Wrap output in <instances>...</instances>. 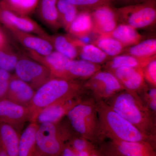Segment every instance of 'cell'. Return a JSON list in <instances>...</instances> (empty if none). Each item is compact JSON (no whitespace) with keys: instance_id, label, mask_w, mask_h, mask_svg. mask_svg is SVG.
Returning a JSON list of instances; mask_svg holds the SVG:
<instances>
[{"instance_id":"cell-35","label":"cell","mask_w":156,"mask_h":156,"mask_svg":"<svg viewBox=\"0 0 156 156\" xmlns=\"http://www.w3.org/2000/svg\"><path fill=\"white\" fill-rule=\"evenodd\" d=\"M144 77L147 83L156 87V57L152 59L142 68Z\"/></svg>"},{"instance_id":"cell-34","label":"cell","mask_w":156,"mask_h":156,"mask_svg":"<svg viewBox=\"0 0 156 156\" xmlns=\"http://www.w3.org/2000/svg\"><path fill=\"white\" fill-rule=\"evenodd\" d=\"M79 11H91L103 5H108L109 0H68Z\"/></svg>"},{"instance_id":"cell-36","label":"cell","mask_w":156,"mask_h":156,"mask_svg":"<svg viewBox=\"0 0 156 156\" xmlns=\"http://www.w3.org/2000/svg\"><path fill=\"white\" fill-rule=\"evenodd\" d=\"M149 1L151 0H109L108 5L113 8L117 9L140 4Z\"/></svg>"},{"instance_id":"cell-5","label":"cell","mask_w":156,"mask_h":156,"mask_svg":"<svg viewBox=\"0 0 156 156\" xmlns=\"http://www.w3.org/2000/svg\"><path fill=\"white\" fill-rule=\"evenodd\" d=\"M73 134L60 122L38 125L36 135V156H58Z\"/></svg>"},{"instance_id":"cell-2","label":"cell","mask_w":156,"mask_h":156,"mask_svg":"<svg viewBox=\"0 0 156 156\" xmlns=\"http://www.w3.org/2000/svg\"><path fill=\"white\" fill-rule=\"evenodd\" d=\"M105 101L142 133L156 138V116L148 109L136 92L123 90Z\"/></svg>"},{"instance_id":"cell-22","label":"cell","mask_w":156,"mask_h":156,"mask_svg":"<svg viewBox=\"0 0 156 156\" xmlns=\"http://www.w3.org/2000/svg\"><path fill=\"white\" fill-rule=\"evenodd\" d=\"M47 40L56 52L69 59H74L79 55V49L70 35L55 34L49 35Z\"/></svg>"},{"instance_id":"cell-38","label":"cell","mask_w":156,"mask_h":156,"mask_svg":"<svg viewBox=\"0 0 156 156\" xmlns=\"http://www.w3.org/2000/svg\"><path fill=\"white\" fill-rule=\"evenodd\" d=\"M9 80L0 83V101L6 99L9 88Z\"/></svg>"},{"instance_id":"cell-4","label":"cell","mask_w":156,"mask_h":156,"mask_svg":"<svg viewBox=\"0 0 156 156\" xmlns=\"http://www.w3.org/2000/svg\"><path fill=\"white\" fill-rule=\"evenodd\" d=\"M66 116L74 134L96 145L101 142L96 102L93 98L87 95L71 109Z\"/></svg>"},{"instance_id":"cell-16","label":"cell","mask_w":156,"mask_h":156,"mask_svg":"<svg viewBox=\"0 0 156 156\" xmlns=\"http://www.w3.org/2000/svg\"><path fill=\"white\" fill-rule=\"evenodd\" d=\"M107 142L123 156H156V145L150 143L116 140Z\"/></svg>"},{"instance_id":"cell-41","label":"cell","mask_w":156,"mask_h":156,"mask_svg":"<svg viewBox=\"0 0 156 156\" xmlns=\"http://www.w3.org/2000/svg\"><path fill=\"white\" fill-rule=\"evenodd\" d=\"M7 42L8 41L5 35L0 29V48L6 44Z\"/></svg>"},{"instance_id":"cell-23","label":"cell","mask_w":156,"mask_h":156,"mask_svg":"<svg viewBox=\"0 0 156 156\" xmlns=\"http://www.w3.org/2000/svg\"><path fill=\"white\" fill-rule=\"evenodd\" d=\"M105 35L116 39L125 48L138 44L144 38V37L138 33L136 29L124 23H120L117 25L112 32Z\"/></svg>"},{"instance_id":"cell-19","label":"cell","mask_w":156,"mask_h":156,"mask_svg":"<svg viewBox=\"0 0 156 156\" xmlns=\"http://www.w3.org/2000/svg\"><path fill=\"white\" fill-rule=\"evenodd\" d=\"M57 0H39L36 11L41 21L52 30L62 27L56 7Z\"/></svg>"},{"instance_id":"cell-13","label":"cell","mask_w":156,"mask_h":156,"mask_svg":"<svg viewBox=\"0 0 156 156\" xmlns=\"http://www.w3.org/2000/svg\"><path fill=\"white\" fill-rule=\"evenodd\" d=\"M6 28L14 39L27 51L33 52L41 56H46L54 50L52 44L46 39L12 27Z\"/></svg>"},{"instance_id":"cell-15","label":"cell","mask_w":156,"mask_h":156,"mask_svg":"<svg viewBox=\"0 0 156 156\" xmlns=\"http://www.w3.org/2000/svg\"><path fill=\"white\" fill-rule=\"evenodd\" d=\"M100 65L95 64L83 59H71L65 67L62 79L67 80H88L99 71Z\"/></svg>"},{"instance_id":"cell-11","label":"cell","mask_w":156,"mask_h":156,"mask_svg":"<svg viewBox=\"0 0 156 156\" xmlns=\"http://www.w3.org/2000/svg\"><path fill=\"white\" fill-rule=\"evenodd\" d=\"M87 96L86 95H82L47 107L39 112L34 122L38 125L43 123L59 122L65 116H66L71 109L80 103Z\"/></svg>"},{"instance_id":"cell-39","label":"cell","mask_w":156,"mask_h":156,"mask_svg":"<svg viewBox=\"0 0 156 156\" xmlns=\"http://www.w3.org/2000/svg\"><path fill=\"white\" fill-rule=\"evenodd\" d=\"M76 153L66 143L58 156H75Z\"/></svg>"},{"instance_id":"cell-10","label":"cell","mask_w":156,"mask_h":156,"mask_svg":"<svg viewBox=\"0 0 156 156\" xmlns=\"http://www.w3.org/2000/svg\"><path fill=\"white\" fill-rule=\"evenodd\" d=\"M0 22L5 27H12L35 34L47 40L49 35L35 21L29 17L21 16L0 6Z\"/></svg>"},{"instance_id":"cell-8","label":"cell","mask_w":156,"mask_h":156,"mask_svg":"<svg viewBox=\"0 0 156 156\" xmlns=\"http://www.w3.org/2000/svg\"><path fill=\"white\" fill-rule=\"evenodd\" d=\"M14 70L15 76L35 91L53 78L48 68L25 57L20 58Z\"/></svg>"},{"instance_id":"cell-1","label":"cell","mask_w":156,"mask_h":156,"mask_svg":"<svg viewBox=\"0 0 156 156\" xmlns=\"http://www.w3.org/2000/svg\"><path fill=\"white\" fill-rule=\"evenodd\" d=\"M95 101L101 142L108 138L109 140L148 142L156 145V138L142 133L105 101Z\"/></svg>"},{"instance_id":"cell-24","label":"cell","mask_w":156,"mask_h":156,"mask_svg":"<svg viewBox=\"0 0 156 156\" xmlns=\"http://www.w3.org/2000/svg\"><path fill=\"white\" fill-rule=\"evenodd\" d=\"M156 56L147 58H139L128 54H120L112 57L105 65V70L110 71L120 67L140 68H142Z\"/></svg>"},{"instance_id":"cell-33","label":"cell","mask_w":156,"mask_h":156,"mask_svg":"<svg viewBox=\"0 0 156 156\" xmlns=\"http://www.w3.org/2000/svg\"><path fill=\"white\" fill-rule=\"evenodd\" d=\"M76 153L84 151H93L96 145L90 140L81 136L73 134L66 143Z\"/></svg>"},{"instance_id":"cell-30","label":"cell","mask_w":156,"mask_h":156,"mask_svg":"<svg viewBox=\"0 0 156 156\" xmlns=\"http://www.w3.org/2000/svg\"><path fill=\"white\" fill-rule=\"evenodd\" d=\"M79 55L81 59L99 64L108 61L111 58L93 44L83 45L79 49Z\"/></svg>"},{"instance_id":"cell-6","label":"cell","mask_w":156,"mask_h":156,"mask_svg":"<svg viewBox=\"0 0 156 156\" xmlns=\"http://www.w3.org/2000/svg\"><path fill=\"white\" fill-rule=\"evenodd\" d=\"M115 9L118 23L127 24L136 30L155 24L156 0Z\"/></svg>"},{"instance_id":"cell-28","label":"cell","mask_w":156,"mask_h":156,"mask_svg":"<svg viewBox=\"0 0 156 156\" xmlns=\"http://www.w3.org/2000/svg\"><path fill=\"white\" fill-rule=\"evenodd\" d=\"M104 53L111 58L120 55L125 48L120 42L112 37L101 35L93 42Z\"/></svg>"},{"instance_id":"cell-25","label":"cell","mask_w":156,"mask_h":156,"mask_svg":"<svg viewBox=\"0 0 156 156\" xmlns=\"http://www.w3.org/2000/svg\"><path fill=\"white\" fill-rule=\"evenodd\" d=\"M20 133L10 125L0 123V140L9 156H18Z\"/></svg>"},{"instance_id":"cell-3","label":"cell","mask_w":156,"mask_h":156,"mask_svg":"<svg viewBox=\"0 0 156 156\" xmlns=\"http://www.w3.org/2000/svg\"><path fill=\"white\" fill-rule=\"evenodd\" d=\"M87 94L84 84L77 80L52 78L35 91L28 106L30 122H34L39 112L54 104Z\"/></svg>"},{"instance_id":"cell-43","label":"cell","mask_w":156,"mask_h":156,"mask_svg":"<svg viewBox=\"0 0 156 156\" xmlns=\"http://www.w3.org/2000/svg\"><path fill=\"white\" fill-rule=\"evenodd\" d=\"M93 151H84L76 153L75 156H90Z\"/></svg>"},{"instance_id":"cell-20","label":"cell","mask_w":156,"mask_h":156,"mask_svg":"<svg viewBox=\"0 0 156 156\" xmlns=\"http://www.w3.org/2000/svg\"><path fill=\"white\" fill-rule=\"evenodd\" d=\"M38 127L35 122H30L20 133L18 156H36V135Z\"/></svg>"},{"instance_id":"cell-27","label":"cell","mask_w":156,"mask_h":156,"mask_svg":"<svg viewBox=\"0 0 156 156\" xmlns=\"http://www.w3.org/2000/svg\"><path fill=\"white\" fill-rule=\"evenodd\" d=\"M123 54H128L139 58H147L156 56V38L147 39L138 44L125 48Z\"/></svg>"},{"instance_id":"cell-42","label":"cell","mask_w":156,"mask_h":156,"mask_svg":"<svg viewBox=\"0 0 156 156\" xmlns=\"http://www.w3.org/2000/svg\"><path fill=\"white\" fill-rule=\"evenodd\" d=\"M90 156H104L99 148H96L92 151Z\"/></svg>"},{"instance_id":"cell-17","label":"cell","mask_w":156,"mask_h":156,"mask_svg":"<svg viewBox=\"0 0 156 156\" xmlns=\"http://www.w3.org/2000/svg\"><path fill=\"white\" fill-rule=\"evenodd\" d=\"M35 91L28 84L16 76H12L9 81L6 99L28 107Z\"/></svg>"},{"instance_id":"cell-26","label":"cell","mask_w":156,"mask_h":156,"mask_svg":"<svg viewBox=\"0 0 156 156\" xmlns=\"http://www.w3.org/2000/svg\"><path fill=\"white\" fill-rule=\"evenodd\" d=\"M39 0H0V6L21 16L29 17L36 11Z\"/></svg>"},{"instance_id":"cell-14","label":"cell","mask_w":156,"mask_h":156,"mask_svg":"<svg viewBox=\"0 0 156 156\" xmlns=\"http://www.w3.org/2000/svg\"><path fill=\"white\" fill-rule=\"evenodd\" d=\"M108 72L115 76L127 91L138 93L147 85L140 68L120 67Z\"/></svg>"},{"instance_id":"cell-32","label":"cell","mask_w":156,"mask_h":156,"mask_svg":"<svg viewBox=\"0 0 156 156\" xmlns=\"http://www.w3.org/2000/svg\"><path fill=\"white\" fill-rule=\"evenodd\" d=\"M137 94L148 109L156 116V87L147 84Z\"/></svg>"},{"instance_id":"cell-21","label":"cell","mask_w":156,"mask_h":156,"mask_svg":"<svg viewBox=\"0 0 156 156\" xmlns=\"http://www.w3.org/2000/svg\"><path fill=\"white\" fill-rule=\"evenodd\" d=\"M93 20L91 12L80 11L75 19L70 25L68 32L75 37L89 36L93 31Z\"/></svg>"},{"instance_id":"cell-12","label":"cell","mask_w":156,"mask_h":156,"mask_svg":"<svg viewBox=\"0 0 156 156\" xmlns=\"http://www.w3.org/2000/svg\"><path fill=\"white\" fill-rule=\"evenodd\" d=\"M90 12L94 26L93 32L98 35L112 32L118 25L115 9L110 5L99 6Z\"/></svg>"},{"instance_id":"cell-18","label":"cell","mask_w":156,"mask_h":156,"mask_svg":"<svg viewBox=\"0 0 156 156\" xmlns=\"http://www.w3.org/2000/svg\"><path fill=\"white\" fill-rule=\"evenodd\" d=\"M32 59L45 66L50 69L53 78H62L65 67L69 60L61 53L53 51L46 56H41L28 51Z\"/></svg>"},{"instance_id":"cell-7","label":"cell","mask_w":156,"mask_h":156,"mask_svg":"<svg viewBox=\"0 0 156 156\" xmlns=\"http://www.w3.org/2000/svg\"><path fill=\"white\" fill-rule=\"evenodd\" d=\"M84 87L95 100H107L125 90L112 73L101 70L87 80L84 84Z\"/></svg>"},{"instance_id":"cell-44","label":"cell","mask_w":156,"mask_h":156,"mask_svg":"<svg viewBox=\"0 0 156 156\" xmlns=\"http://www.w3.org/2000/svg\"><path fill=\"white\" fill-rule=\"evenodd\" d=\"M0 156H9L0 140Z\"/></svg>"},{"instance_id":"cell-29","label":"cell","mask_w":156,"mask_h":156,"mask_svg":"<svg viewBox=\"0 0 156 156\" xmlns=\"http://www.w3.org/2000/svg\"><path fill=\"white\" fill-rule=\"evenodd\" d=\"M56 7L62 26L67 31L80 11L68 0H57Z\"/></svg>"},{"instance_id":"cell-9","label":"cell","mask_w":156,"mask_h":156,"mask_svg":"<svg viewBox=\"0 0 156 156\" xmlns=\"http://www.w3.org/2000/svg\"><path fill=\"white\" fill-rule=\"evenodd\" d=\"M27 121H30L28 107L17 104L6 98L0 101V123L10 125L20 133Z\"/></svg>"},{"instance_id":"cell-40","label":"cell","mask_w":156,"mask_h":156,"mask_svg":"<svg viewBox=\"0 0 156 156\" xmlns=\"http://www.w3.org/2000/svg\"><path fill=\"white\" fill-rule=\"evenodd\" d=\"M12 76L9 72L5 70L0 69V83L9 80Z\"/></svg>"},{"instance_id":"cell-37","label":"cell","mask_w":156,"mask_h":156,"mask_svg":"<svg viewBox=\"0 0 156 156\" xmlns=\"http://www.w3.org/2000/svg\"><path fill=\"white\" fill-rule=\"evenodd\" d=\"M104 156H123L114 149L107 142L102 141L98 145Z\"/></svg>"},{"instance_id":"cell-31","label":"cell","mask_w":156,"mask_h":156,"mask_svg":"<svg viewBox=\"0 0 156 156\" xmlns=\"http://www.w3.org/2000/svg\"><path fill=\"white\" fill-rule=\"evenodd\" d=\"M20 58L7 42L0 48V69L10 72L15 69Z\"/></svg>"}]
</instances>
